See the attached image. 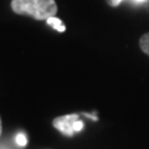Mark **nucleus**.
<instances>
[{"mask_svg":"<svg viewBox=\"0 0 149 149\" xmlns=\"http://www.w3.org/2000/svg\"><path fill=\"white\" fill-rule=\"evenodd\" d=\"M11 9L20 15H27L36 20H47L57 13L55 0H13Z\"/></svg>","mask_w":149,"mask_h":149,"instance_id":"f257e3e1","label":"nucleus"},{"mask_svg":"<svg viewBox=\"0 0 149 149\" xmlns=\"http://www.w3.org/2000/svg\"><path fill=\"white\" fill-rule=\"evenodd\" d=\"M139 46H141V50L143 52L149 56V32L144 34L141 37V40H139Z\"/></svg>","mask_w":149,"mask_h":149,"instance_id":"20e7f679","label":"nucleus"},{"mask_svg":"<svg viewBox=\"0 0 149 149\" xmlns=\"http://www.w3.org/2000/svg\"><path fill=\"white\" fill-rule=\"evenodd\" d=\"M122 1V0H108V3L111 4V5H113V6H116V5H118V4Z\"/></svg>","mask_w":149,"mask_h":149,"instance_id":"0eeeda50","label":"nucleus"},{"mask_svg":"<svg viewBox=\"0 0 149 149\" xmlns=\"http://www.w3.org/2000/svg\"><path fill=\"white\" fill-rule=\"evenodd\" d=\"M15 142L19 147H25L26 144H27V138L24 133H19L16 134V137H15Z\"/></svg>","mask_w":149,"mask_h":149,"instance_id":"39448f33","label":"nucleus"},{"mask_svg":"<svg viewBox=\"0 0 149 149\" xmlns=\"http://www.w3.org/2000/svg\"><path fill=\"white\" fill-rule=\"evenodd\" d=\"M3 133V127H1V118H0V136H1Z\"/></svg>","mask_w":149,"mask_h":149,"instance_id":"6e6552de","label":"nucleus"},{"mask_svg":"<svg viewBox=\"0 0 149 149\" xmlns=\"http://www.w3.org/2000/svg\"><path fill=\"white\" fill-rule=\"evenodd\" d=\"M136 1H144V0H136Z\"/></svg>","mask_w":149,"mask_h":149,"instance_id":"1a4fd4ad","label":"nucleus"},{"mask_svg":"<svg viewBox=\"0 0 149 149\" xmlns=\"http://www.w3.org/2000/svg\"><path fill=\"white\" fill-rule=\"evenodd\" d=\"M46 21H47V24H49V25H51V26L54 27V29H56V30L60 31V32H63L65 30H66V27H65V26L61 24V20H60V19H57L56 16L49 17Z\"/></svg>","mask_w":149,"mask_h":149,"instance_id":"7ed1b4c3","label":"nucleus"},{"mask_svg":"<svg viewBox=\"0 0 149 149\" xmlns=\"http://www.w3.org/2000/svg\"><path fill=\"white\" fill-rule=\"evenodd\" d=\"M78 120V114H66L57 117L52 120V125L58 129L63 136L72 137L74 133V123Z\"/></svg>","mask_w":149,"mask_h":149,"instance_id":"f03ea898","label":"nucleus"},{"mask_svg":"<svg viewBox=\"0 0 149 149\" xmlns=\"http://www.w3.org/2000/svg\"><path fill=\"white\" fill-rule=\"evenodd\" d=\"M83 127H85V124H83L82 120L78 119L76 123H74V132H81V130L83 129Z\"/></svg>","mask_w":149,"mask_h":149,"instance_id":"423d86ee","label":"nucleus"}]
</instances>
